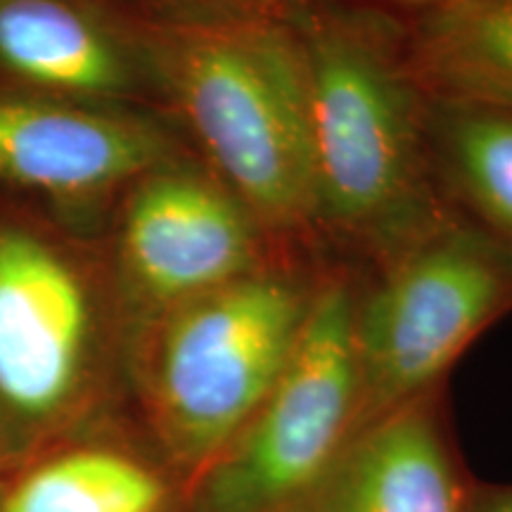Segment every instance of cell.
Listing matches in <instances>:
<instances>
[{
    "label": "cell",
    "instance_id": "cell-1",
    "mask_svg": "<svg viewBox=\"0 0 512 512\" xmlns=\"http://www.w3.org/2000/svg\"><path fill=\"white\" fill-rule=\"evenodd\" d=\"M309 93L316 230L382 261L444 221L427 98L401 29L368 10L313 3L294 19Z\"/></svg>",
    "mask_w": 512,
    "mask_h": 512
},
{
    "label": "cell",
    "instance_id": "cell-2",
    "mask_svg": "<svg viewBox=\"0 0 512 512\" xmlns=\"http://www.w3.org/2000/svg\"><path fill=\"white\" fill-rule=\"evenodd\" d=\"M126 22L164 114L195 157L271 238L316 233L309 93L294 24Z\"/></svg>",
    "mask_w": 512,
    "mask_h": 512
},
{
    "label": "cell",
    "instance_id": "cell-3",
    "mask_svg": "<svg viewBox=\"0 0 512 512\" xmlns=\"http://www.w3.org/2000/svg\"><path fill=\"white\" fill-rule=\"evenodd\" d=\"M131 335L105 233L0 190V418L24 451L105 415Z\"/></svg>",
    "mask_w": 512,
    "mask_h": 512
},
{
    "label": "cell",
    "instance_id": "cell-4",
    "mask_svg": "<svg viewBox=\"0 0 512 512\" xmlns=\"http://www.w3.org/2000/svg\"><path fill=\"white\" fill-rule=\"evenodd\" d=\"M313 287L273 261L133 330L126 375L152 444L188 489L271 394Z\"/></svg>",
    "mask_w": 512,
    "mask_h": 512
},
{
    "label": "cell",
    "instance_id": "cell-5",
    "mask_svg": "<svg viewBox=\"0 0 512 512\" xmlns=\"http://www.w3.org/2000/svg\"><path fill=\"white\" fill-rule=\"evenodd\" d=\"M377 264V283L356 297V430L422 399L512 309V252L453 209Z\"/></svg>",
    "mask_w": 512,
    "mask_h": 512
},
{
    "label": "cell",
    "instance_id": "cell-6",
    "mask_svg": "<svg viewBox=\"0 0 512 512\" xmlns=\"http://www.w3.org/2000/svg\"><path fill=\"white\" fill-rule=\"evenodd\" d=\"M356 297L344 275L313 287L290 361L245 432L190 489L192 512H280L342 451L361 392Z\"/></svg>",
    "mask_w": 512,
    "mask_h": 512
},
{
    "label": "cell",
    "instance_id": "cell-7",
    "mask_svg": "<svg viewBox=\"0 0 512 512\" xmlns=\"http://www.w3.org/2000/svg\"><path fill=\"white\" fill-rule=\"evenodd\" d=\"M102 233L133 330L273 264L271 235L195 152L140 176Z\"/></svg>",
    "mask_w": 512,
    "mask_h": 512
},
{
    "label": "cell",
    "instance_id": "cell-8",
    "mask_svg": "<svg viewBox=\"0 0 512 512\" xmlns=\"http://www.w3.org/2000/svg\"><path fill=\"white\" fill-rule=\"evenodd\" d=\"M192 152L164 114L0 93V190L105 230L121 195Z\"/></svg>",
    "mask_w": 512,
    "mask_h": 512
},
{
    "label": "cell",
    "instance_id": "cell-9",
    "mask_svg": "<svg viewBox=\"0 0 512 512\" xmlns=\"http://www.w3.org/2000/svg\"><path fill=\"white\" fill-rule=\"evenodd\" d=\"M0 93L164 114L131 24L102 0H0Z\"/></svg>",
    "mask_w": 512,
    "mask_h": 512
},
{
    "label": "cell",
    "instance_id": "cell-10",
    "mask_svg": "<svg viewBox=\"0 0 512 512\" xmlns=\"http://www.w3.org/2000/svg\"><path fill=\"white\" fill-rule=\"evenodd\" d=\"M280 512H463L425 399L358 427L323 475Z\"/></svg>",
    "mask_w": 512,
    "mask_h": 512
},
{
    "label": "cell",
    "instance_id": "cell-11",
    "mask_svg": "<svg viewBox=\"0 0 512 512\" xmlns=\"http://www.w3.org/2000/svg\"><path fill=\"white\" fill-rule=\"evenodd\" d=\"M174 479L164 458L114 439L102 415L19 460L0 484V512H171Z\"/></svg>",
    "mask_w": 512,
    "mask_h": 512
},
{
    "label": "cell",
    "instance_id": "cell-12",
    "mask_svg": "<svg viewBox=\"0 0 512 512\" xmlns=\"http://www.w3.org/2000/svg\"><path fill=\"white\" fill-rule=\"evenodd\" d=\"M401 48L425 98L512 112V0H441L415 12Z\"/></svg>",
    "mask_w": 512,
    "mask_h": 512
},
{
    "label": "cell",
    "instance_id": "cell-13",
    "mask_svg": "<svg viewBox=\"0 0 512 512\" xmlns=\"http://www.w3.org/2000/svg\"><path fill=\"white\" fill-rule=\"evenodd\" d=\"M427 136L444 202L512 252V112L427 98Z\"/></svg>",
    "mask_w": 512,
    "mask_h": 512
},
{
    "label": "cell",
    "instance_id": "cell-14",
    "mask_svg": "<svg viewBox=\"0 0 512 512\" xmlns=\"http://www.w3.org/2000/svg\"><path fill=\"white\" fill-rule=\"evenodd\" d=\"M117 15L143 24H188L211 19L294 22L318 0H102Z\"/></svg>",
    "mask_w": 512,
    "mask_h": 512
},
{
    "label": "cell",
    "instance_id": "cell-15",
    "mask_svg": "<svg viewBox=\"0 0 512 512\" xmlns=\"http://www.w3.org/2000/svg\"><path fill=\"white\" fill-rule=\"evenodd\" d=\"M27 456L24 446L19 444L15 434L8 427V422L0 418V484L8 479V475L15 470L19 460Z\"/></svg>",
    "mask_w": 512,
    "mask_h": 512
},
{
    "label": "cell",
    "instance_id": "cell-16",
    "mask_svg": "<svg viewBox=\"0 0 512 512\" xmlns=\"http://www.w3.org/2000/svg\"><path fill=\"white\" fill-rule=\"evenodd\" d=\"M472 512H512V486L508 489L489 491Z\"/></svg>",
    "mask_w": 512,
    "mask_h": 512
},
{
    "label": "cell",
    "instance_id": "cell-17",
    "mask_svg": "<svg viewBox=\"0 0 512 512\" xmlns=\"http://www.w3.org/2000/svg\"><path fill=\"white\" fill-rule=\"evenodd\" d=\"M384 3H392V5H399V8H411L415 12H420V10L432 8V5L441 3V0H384Z\"/></svg>",
    "mask_w": 512,
    "mask_h": 512
}]
</instances>
